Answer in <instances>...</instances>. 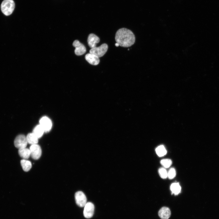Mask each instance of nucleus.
I'll list each match as a JSON object with an SVG mask.
<instances>
[{
  "label": "nucleus",
  "instance_id": "0eeeda50",
  "mask_svg": "<svg viewBox=\"0 0 219 219\" xmlns=\"http://www.w3.org/2000/svg\"><path fill=\"white\" fill-rule=\"evenodd\" d=\"M84 207L83 215L84 217L87 218L92 217L94 211V204L91 202H88L86 203Z\"/></svg>",
  "mask_w": 219,
  "mask_h": 219
},
{
  "label": "nucleus",
  "instance_id": "f8f14e48",
  "mask_svg": "<svg viewBox=\"0 0 219 219\" xmlns=\"http://www.w3.org/2000/svg\"><path fill=\"white\" fill-rule=\"evenodd\" d=\"M171 214L170 209L165 207L161 208L158 212V215L161 219H169L171 216Z\"/></svg>",
  "mask_w": 219,
  "mask_h": 219
},
{
  "label": "nucleus",
  "instance_id": "4be33fe9",
  "mask_svg": "<svg viewBox=\"0 0 219 219\" xmlns=\"http://www.w3.org/2000/svg\"><path fill=\"white\" fill-rule=\"evenodd\" d=\"M115 46H116V47H118V46H119V44H118V43H115Z\"/></svg>",
  "mask_w": 219,
  "mask_h": 219
},
{
  "label": "nucleus",
  "instance_id": "2eb2a0df",
  "mask_svg": "<svg viewBox=\"0 0 219 219\" xmlns=\"http://www.w3.org/2000/svg\"><path fill=\"white\" fill-rule=\"evenodd\" d=\"M20 164L23 170L25 172L29 171L32 167L31 162L26 159H23L20 161Z\"/></svg>",
  "mask_w": 219,
  "mask_h": 219
},
{
  "label": "nucleus",
  "instance_id": "f257e3e1",
  "mask_svg": "<svg viewBox=\"0 0 219 219\" xmlns=\"http://www.w3.org/2000/svg\"><path fill=\"white\" fill-rule=\"evenodd\" d=\"M115 40L119 46L128 47L134 43L135 38L133 33L130 30L125 28L118 30L116 33Z\"/></svg>",
  "mask_w": 219,
  "mask_h": 219
},
{
  "label": "nucleus",
  "instance_id": "f03ea898",
  "mask_svg": "<svg viewBox=\"0 0 219 219\" xmlns=\"http://www.w3.org/2000/svg\"><path fill=\"white\" fill-rule=\"evenodd\" d=\"M15 7V3L13 0H4L1 5L2 12L6 16H9L12 14Z\"/></svg>",
  "mask_w": 219,
  "mask_h": 219
},
{
  "label": "nucleus",
  "instance_id": "6ab92c4d",
  "mask_svg": "<svg viewBox=\"0 0 219 219\" xmlns=\"http://www.w3.org/2000/svg\"><path fill=\"white\" fill-rule=\"evenodd\" d=\"M160 163L164 168H168L171 165L172 162L169 159H164L161 161Z\"/></svg>",
  "mask_w": 219,
  "mask_h": 219
},
{
  "label": "nucleus",
  "instance_id": "7ed1b4c3",
  "mask_svg": "<svg viewBox=\"0 0 219 219\" xmlns=\"http://www.w3.org/2000/svg\"><path fill=\"white\" fill-rule=\"evenodd\" d=\"M108 49V45L104 43L99 47H96L91 48L89 50V53L100 57L103 56L105 54Z\"/></svg>",
  "mask_w": 219,
  "mask_h": 219
},
{
  "label": "nucleus",
  "instance_id": "ddd939ff",
  "mask_svg": "<svg viewBox=\"0 0 219 219\" xmlns=\"http://www.w3.org/2000/svg\"><path fill=\"white\" fill-rule=\"evenodd\" d=\"M18 153L19 156L23 159H27L30 156V149L26 148L19 149Z\"/></svg>",
  "mask_w": 219,
  "mask_h": 219
},
{
  "label": "nucleus",
  "instance_id": "9b49d317",
  "mask_svg": "<svg viewBox=\"0 0 219 219\" xmlns=\"http://www.w3.org/2000/svg\"><path fill=\"white\" fill-rule=\"evenodd\" d=\"M86 60L90 64L96 65L99 63V57L96 55L91 53H88L85 57Z\"/></svg>",
  "mask_w": 219,
  "mask_h": 219
},
{
  "label": "nucleus",
  "instance_id": "1a4fd4ad",
  "mask_svg": "<svg viewBox=\"0 0 219 219\" xmlns=\"http://www.w3.org/2000/svg\"><path fill=\"white\" fill-rule=\"evenodd\" d=\"M73 45L75 47V52L76 55H81L86 52V49L85 47L78 40H75L73 43Z\"/></svg>",
  "mask_w": 219,
  "mask_h": 219
},
{
  "label": "nucleus",
  "instance_id": "4468645a",
  "mask_svg": "<svg viewBox=\"0 0 219 219\" xmlns=\"http://www.w3.org/2000/svg\"><path fill=\"white\" fill-rule=\"evenodd\" d=\"M27 143L31 145L36 144L38 138L33 133L28 134L26 136Z\"/></svg>",
  "mask_w": 219,
  "mask_h": 219
},
{
  "label": "nucleus",
  "instance_id": "39448f33",
  "mask_svg": "<svg viewBox=\"0 0 219 219\" xmlns=\"http://www.w3.org/2000/svg\"><path fill=\"white\" fill-rule=\"evenodd\" d=\"M75 199L76 203L79 207H84L87 203L86 196L82 191H78L75 193Z\"/></svg>",
  "mask_w": 219,
  "mask_h": 219
},
{
  "label": "nucleus",
  "instance_id": "dca6fc26",
  "mask_svg": "<svg viewBox=\"0 0 219 219\" xmlns=\"http://www.w3.org/2000/svg\"><path fill=\"white\" fill-rule=\"evenodd\" d=\"M172 193L175 195L178 194L181 190V187L178 182H175L172 183L170 187Z\"/></svg>",
  "mask_w": 219,
  "mask_h": 219
},
{
  "label": "nucleus",
  "instance_id": "f3484780",
  "mask_svg": "<svg viewBox=\"0 0 219 219\" xmlns=\"http://www.w3.org/2000/svg\"><path fill=\"white\" fill-rule=\"evenodd\" d=\"M44 132L43 128L40 124H39L34 127L33 133L39 138L42 136Z\"/></svg>",
  "mask_w": 219,
  "mask_h": 219
},
{
  "label": "nucleus",
  "instance_id": "aec40b11",
  "mask_svg": "<svg viewBox=\"0 0 219 219\" xmlns=\"http://www.w3.org/2000/svg\"><path fill=\"white\" fill-rule=\"evenodd\" d=\"M158 172L160 177L165 179L168 177V172L164 168H161L158 169Z\"/></svg>",
  "mask_w": 219,
  "mask_h": 219
},
{
  "label": "nucleus",
  "instance_id": "9d476101",
  "mask_svg": "<svg viewBox=\"0 0 219 219\" xmlns=\"http://www.w3.org/2000/svg\"><path fill=\"white\" fill-rule=\"evenodd\" d=\"M100 39L93 33L89 34L88 36L87 41L89 46L91 48L96 47V44L99 42Z\"/></svg>",
  "mask_w": 219,
  "mask_h": 219
},
{
  "label": "nucleus",
  "instance_id": "20e7f679",
  "mask_svg": "<svg viewBox=\"0 0 219 219\" xmlns=\"http://www.w3.org/2000/svg\"><path fill=\"white\" fill-rule=\"evenodd\" d=\"M27 143L26 137L23 134L18 135L14 141L15 146L19 149L26 148Z\"/></svg>",
  "mask_w": 219,
  "mask_h": 219
},
{
  "label": "nucleus",
  "instance_id": "a211bd4d",
  "mask_svg": "<svg viewBox=\"0 0 219 219\" xmlns=\"http://www.w3.org/2000/svg\"><path fill=\"white\" fill-rule=\"evenodd\" d=\"M156 152L159 157H162L165 155L167 153V150L163 145L158 146L155 149Z\"/></svg>",
  "mask_w": 219,
  "mask_h": 219
},
{
  "label": "nucleus",
  "instance_id": "423d86ee",
  "mask_svg": "<svg viewBox=\"0 0 219 219\" xmlns=\"http://www.w3.org/2000/svg\"><path fill=\"white\" fill-rule=\"evenodd\" d=\"M31 157L35 160H37L40 157L42 150L40 147L37 144L31 145L30 148Z\"/></svg>",
  "mask_w": 219,
  "mask_h": 219
},
{
  "label": "nucleus",
  "instance_id": "6e6552de",
  "mask_svg": "<svg viewBox=\"0 0 219 219\" xmlns=\"http://www.w3.org/2000/svg\"><path fill=\"white\" fill-rule=\"evenodd\" d=\"M40 124L45 132H49L52 127L51 120L47 116L43 117L40 119Z\"/></svg>",
  "mask_w": 219,
  "mask_h": 219
},
{
  "label": "nucleus",
  "instance_id": "412c9836",
  "mask_svg": "<svg viewBox=\"0 0 219 219\" xmlns=\"http://www.w3.org/2000/svg\"><path fill=\"white\" fill-rule=\"evenodd\" d=\"M176 175V171L173 168H172L168 172V177L169 179L174 178Z\"/></svg>",
  "mask_w": 219,
  "mask_h": 219
}]
</instances>
